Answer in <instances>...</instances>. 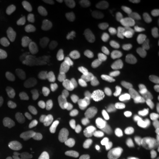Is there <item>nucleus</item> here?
<instances>
[{"mask_svg":"<svg viewBox=\"0 0 159 159\" xmlns=\"http://www.w3.org/2000/svg\"><path fill=\"white\" fill-rule=\"evenodd\" d=\"M46 128L59 133L68 131H84L91 129L92 125L80 115L73 116L71 112L63 110L54 111L50 121L44 124Z\"/></svg>","mask_w":159,"mask_h":159,"instance_id":"obj_1","label":"nucleus"},{"mask_svg":"<svg viewBox=\"0 0 159 159\" xmlns=\"http://www.w3.org/2000/svg\"><path fill=\"white\" fill-rule=\"evenodd\" d=\"M13 68L18 79L23 84L28 83L32 74V65L23 55H18L13 61Z\"/></svg>","mask_w":159,"mask_h":159,"instance_id":"obj_2","label":"nucleus"},{"mask_svg":"<svg viewBox=\"0 0 159 159\" xmlns=\"http://www.w3.org/2000/svg\"><path fill=\"white\" fill-rule=\"evenodd\" d=\"M57 98L60 105L64 109H70L74 107L77 102V98L74 89L67 83H63L57 89Z\"/></svg>","mask_w":159,"mask_h":159,"instance_id":"obj_3","label":"nucleus"},{"mask_svg":"<svg viewBox=\"0 0 159 159\" xmlns=\"http://www.w3.org/2000/svg\"><path fill=\"white\" fill-rule=\"evenodd\" d=\"M104 54V47L95 39L88 40L85 43L83 58L88 61H97Z\"/></svg>","mask_w":159,"mask_h":159,"instance_id":"obj_4","label":"nucleus"},{"mask_svg":"<svg viewBox=\"0 0 159 159\" xmlns=\"http://www.w3.org/2000/svg\"><path fill=\"white\" fill-rule=\"evenodd\" d=\"M139 135L140 133L138 131L135 130L128 123L125 124L121 129L120 136H119V146L131 148L138 141Z\"/></svg>","mask_w":159,"mask_h":159,"instance_id":"obj_5","label":"nucleus"},{"mask_svg":"<svg viewBox=\"0 0 159 159\" xmlns=\"http://www.w3.org/2000/svg\"><path fill=\"white\" fill-rule=\"evenodd\" d=\"M64 83L63 80L55 73H48L43 77V89L47 95H52L56 93L59 87Z\"/></svg>","mask_w":159,"mask_h":159,"instance_id":"obj_6","label":"nucleus"},{"mask_svg":"<svg viewBox=\"0 0 159 159\" xmlns=\"http://www.w3.org/2000/svg\"><path fill=\"white\" fill-rule=\"evenodd\" d=\"M31 145L34 152L42 159H50L51 157V145L44 139L34 137L31 141Z\"/></svg>","mask_w":159,"mask_h":159,"instance_id":"obj_7","label":"nucleus"},{"mask_svg":"<svg viewBox=\"0 0 159 159\" xmlns=\"http://www.w3.org/2000/svg\"><path fill=\"white\" fill-rule=\"evenodd\" d=\"M98 82H99V79L95 74H87L80 80L79 87L80 92L85 97H89L95 91Z\"/></svg>","mask_w":159,"mask_h":159,"instance_id":"obj_8","label":"nucleus"},{"mask_svg":"<svg viewBox=\"0 0 159 159\" xmlns=\"http://www.w3.org/2000/svg\"><path fill=\"white\" fill-rule=\"evenodd\" d=\"M43 7H44V10H45L47 15L54 22L58 23V24L64 22V20H65L64 13H63L61 8L57 6V4L49 1V2H46Z\"/></svg>","mask_w":159,"mask_h":159,"instance_id":"obj_9","label":"nucleus"},{"mask_svg":"<svg viewBox=\"0 0 159 159\" xmlns=\"http://www.w3.org/2000/svg\"><path fill=\"white\" fill-rule=\"evenodd\" d=\"M139 112L147 119L157 118L159 116V105L154 101H146L141 104Z\"/></svg>","mask_w":159,"mask_h":159,"instance_id":"obj_10","label":"nucleus"},{"mask_svg":"<svg viewBox=\"0 0 159 159\" xmlns=\"http://www.w3.org/2000/svg\"><path fill=\"white\" fill-rule=\"evenodd\" d=\"M131 33L137 42L142 43H147L150 38V31L146 24H142V25H137V26L132 27Z\"/></svg>","mask_w":159,"mask_h":159,"instance_id":"obj_11","label":"nucleus"},{"mask_svg":"<svg viewBox=\"0 0 159 159\" xmlns=\"http://www.w3.org/2000/svg\"><path fill=\"white\" fill-rule=\"evenodd\" d=\"M75 21L80 29L85 32H93L96 29L92 19L85 12H78L75 16Z\"/></svg>","mask_w":159,"mask_h":159,"instance_id":"obj_12","label":"nucleus"},{"mask_svg":"<svg viewBox=\"0 0 159 159\" xmlns=\"http://www.w3.org/2000/svg\"><path fill=\"white\" fill-rule=\"evenodd\" d=\"M31 19H32V14L29 10L27 9L20 10V11H18L12 19V22H11L12 27L17 30H20L23 27H25L31 20Z\"/></svg>","mask_w":159,"mask_h":159,"instance_id":"obj_13","label":"nucleus"},{"mask_svg":"<svg viewBox=\"0 0 159 159\" xmlns=\"http://www.w3.org/2000/svg\"><path fill=\"white\" fill-rule=\"evenodd\" d=\"M0 87L9 94H14L20 89V85L11 74H6L0 79Z\"/></svg>","mask_w":159,"mask_h":159,"instance_id":"obj_14","label":"nucleus"},{"mask_svg":"<svg viewBox=\"0 0 159 159\" xmlns=\"http://www.w3.org/2000/svg\"><path fill=\"white\" fill-rule=\"evenodd\" d=\"M113 117L117 121H124L128 118V110L125 98L119 99L113 108Z\"/></svg>","mask_w":159,"mask_h":159,"instance_id":"obj_15","label":"nucleus"},{"mask_svg":"<svg viewBox=\"0 0 159 159\" xmlns=\"http://www.w3.org/2000/svg\"><path fill=\"white\" fill-rule=\"evenodd\" d=\"M50 60L53 65H64L71 62L72 57L68 51L63 49H57L51 53Z\"/></svg>","mask_w":159,"mask_h":159,"instance_id":"obj_16","label":"nucleus"},{"mask_svg":"<svg viewBox=\"0 0 159 159\" xmlns=\"http://www.w3.org/2000/svg\"><path fill=\"white\" fill-rule=\"evenodd\" d=\"M133 11L141 16H147L151 11V6L147 0H132L129 1Z\"/></svg>","mask_w":159,"mask_h":159,"instance_id":"obj_17","label":"nucleus"},{"mask_svg":"<svg viewBox=\"0 0 159 159\" xmlns=\"http://www.w3.org/2000/svg\"><path fill=\"white\" fill-rule=\"evenodd\" d=\"M94 142H82L76 149L77 157L81 159H92L94 157L95 150Z\"/></svg>","mask_w":159,"mask_h":159,"instance_id":"obj_18","label":"nucleus"},{"mask_svg":"<svg viewBox=\"0 0 159 159\" xmlns=\"http://www.w3.org/2000/svg\"><path fill=\"white\" fill-rule=\"evenodd\" d=\"M116 89V87L111 81H104L98 89V97L102 100L108 99Z\"/></svg>","mask_w":159,"mask_h":159,"instance_id":"obj_19","label":"nucleus"},{"mask_svg":"<svg viewBox=\"0 0 159 159\" xmlns=\"http://www.w3.org/2000/svg\"><path fill=\"white\" fill-rule=\"evenodd\" d=\"M51 45V37L50 33H45L41 35L34 43V49L35 51H47Z\"/></svg>","mask_w":159,"mask_h":159,"instance_id":"obj_20","label":"nucleus"},{"mask_svg":"<svg viewBox=\"0 0 159 159\" xmlns=\"http://www.w3.org/2000/svg\"><path fill=\"white\" fill-rule=\"evenodd\" d=\"M14 114V107L11 102L0 97V119H7Z\"/></svg>","mask_w":159,"mask_h":159,"instance_id":"obj_21","label":"nucleus"},{"mask_svg":"<svg viewBox=\"0 0 159 159\" xmlns=\"http://www.w3.org/2000/svg\"><path fill=\"white\" fill-rule=\"evenodd\" d=\"M94 157L95 159H111L108 146L104 142H100L95 146Z\"/></svg>","mask_w":159,"mask_h":159,"instance_id":"obj_22","label":"nucleus"},{"mask_svg":"<svg viewBox=\"0 0 159 159\" xmlns=\"http://www.w3.org/2000/svg\"><path fill=\"white\" fill-rule=\"evenodd\" d=\"M11 152L15 159H30L29 150L19 143H13L11 145Z\"/></svg>","mask_w":159,"mask_h":159,"instance_id":"obj_23","label":"nucleus"},{"mask_svg":"<svg viewBox=\"0 0 159 159\" xmlns=\"http://www.w3.org/2000/svg\"><path fill=\"white\" fill-rule=\"evenodd\" d=\"M128 124L132 125L135 130H137L139 133L144 132L147 129V125L143 121V119L138 115V114H132L129 116V121Z\"/></svg>","mask_w":159,"mask_h":159,"instance_id":"obj_24","label":"nucleus"},{"mask_svg":"<svg viewBox=\"0 0 159 159\" xmlns=\"http://www.w3.org/2000/svg\"><path fill=\"white\" fill-rule=\"evenodd\" d=\"M151 72V66L148 62H143L139 66L134 69L133 76L134 79H141V78H147L148 74Z\"/></svg>","mask_w":159,"mask_h":159,"instance_id":"obj_25","label":"nucleus"},{"mask_svg":"<svg viewBox=\"0 0 159 159\" xmlns=\"http://www.w3.org/2000/svg\"><path fill=\"white\" fill-rule=\"evenodd\" d=\"M55 40L61 45H67L69 43V34L67 29L60 27L55 32Z\"/></svg>","mask_w":159,"mask_h":159,"instance_id":"obj_26","label":"nucleus"},{"mask_svg":"<svg viewBox=\"0 0 159 159\" xmlns=\"http://www.w3.org/2000/svg\"><path fill=\"white\" fill-rule=\"evenodd\" d=\"M58 110V105L57 104H51L50 106L46 107L44 110H43L39 114L40 121L43 124H46L48 121H50L51 119V116L54 111Z\"/></svg>","mask_w":159,"mask_h":159,"instance_id":"obj_27","label":"nucleus"},{"mask_svg":"<svg viewBox=\"0 0 159 159\" xmlns=\"http://www.w3.org/2000/svg\"><path fill=\"white\" fill-rule=\"evenodd\" d=\"M100 112H96V111H87L85 113L80 114V116L88 121L89 124L92 125H97L99 123V116Z\"/></svg>","mask_w":159,"mask_h":159,"instance_id":"obj_28","label":"nucleus"},{"mask_svg":"<svg viewBox=\"0 0 159 159\" xmlns=\"http://www.w3.org/2000/svg\"><path fill=\"white\" fill-rule=\"evenodd\" d=\"M132 155L131 148L119 146L116 153V159H132Z\"/></svg>","mask_w":159,"mask_h":159,"instance_id":"obj_29","label":"nucleus"},{"mask_svg":"<svg viewBox=\"0 0 159 159\" xmlns=\"http://www.w3.org/2000/svg\"><path fill=\"white\" fill-rule=\"evenodd\" d=\"M86 3L99 9H107L109 7L108 3L103 0H88L86 1Z\"/></svg>","mask_w":159,"mask_h":159,"instance_id":"obj_30","label":"nucleus"},{"mask_svg":"<svg viewBox=\"0 0 159 159\" xmlns=\"http://www.w3.org/2000/svg\"><path fill=\"white\" fill-rule=\"evenodd\" d=\"M113 2L115 3V4L119 5V6H125V1H124V0H122V1H119V0H114Z\"/></svg>","mask_w":159,"mask_h":159,"instance_id":"obj_31","label":"nucleus"},{"mask_svg":"<svg viewBox=\"0 0 159 159\" xmlns=\"http://www.w3.org/2000/svg\"><path fill=\"white\" fill-rule=\"evenodd\" d=\"M55 159H72V157H70L68 156H59Z\"/></svg>","mask_w":159,"mask_h":159,"instance_id":"obj_32","label":"nucleus"},{"mask_svg":"<svg viewBox=\"0 0 159 159\" xmlns=\"http://www.w3.org/2000/svg\"><path fill=\"white\" fill-rule=\"evenodd\" d=\"M156 139H157V142H159V134H157V137H156Z\"/></svg>","mask_w":159,"mask_h":159,"instance_id":"obj_33","label":"nucleus"},{"mask_svg":"<svg viewBox=\"0 0 159 159\" xmlns=\"http://www.w3.org/2000/svg\"><path fill=\"white\" fill-rule=\"evenodd\" d=\"M142 159H150V158H149L148 157H147V156H146V157H142Z\"/></svg>","mask_w":159,"mask_h":159,"instance_id":"obj_34","label":"nucleus"},{"mask_svg":"<svg viewBox=\"0 0 159 159\" xmlns=\"http://www.w3.org/2000/svg\"><path fill=\"white\" fill-rule=\"evenodd\" d=\"M132 159H136V158H132Z\"/></svg>","mask_w":159,"mask_h":159,"instance_id":"obj_35","label":"nucleus"},{"mask_svg":"<svg viewBox=\"0 0 159 159\" xmlns=\"http://www.w3.org/2000/svg\"><path fill=\"white\" fill-rule=\"evenodd\" d=\"M157 159H159V157H158V158H157Z\"/></svg>","mask_w":159,"mask_h":159,"instance_id":"obj_36","label":"nucleus"}]
</instances>
